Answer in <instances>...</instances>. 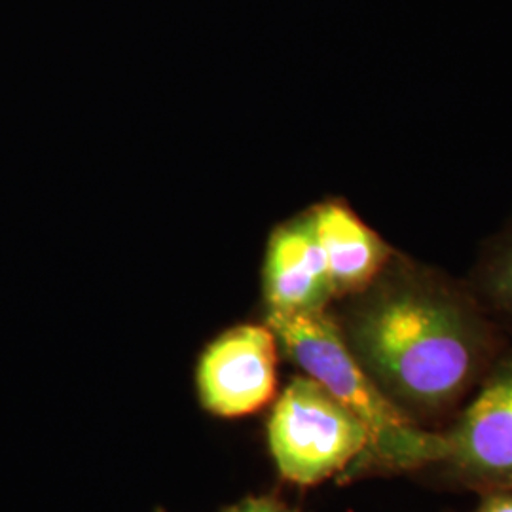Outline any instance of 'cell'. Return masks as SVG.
Segmentation results:
<instances>
[{"instance_id": "3957f363", "label": "cell", "mask_w": 512, "mask_h": 512, "mask_svg": "<svg viewBox=\"0 0 512 512\" xmlns=\"http://www.w3.org/2000/svg\"><path fill=\"white\" fill-rule=\"evenodd\" d=\"M268 440L281 476L313 486L363 458L365 425L310 376H298L277 399Z\"/></svg>"}, {"instance_id": "52a82bcc", "label": "cell", "mask_w": 512, "mask_h": 512, "mask_svg": "<svg viewBox=\"0 0 512 512\" xmlns=\"http://www.w3.org/2000/svg\"><path fill=\"white\" fill-rule=\"evenodd\" d=\"M327 258L334 296L366 291L391 262L393 251L348 205L329 202L310 213Z\"/></svg>"}, {"instance_id": "277c9868", "label": "cell", "mask_w": 512, "mask_h": 512, "mask_svg": "<svg viewBox=\"0 0 512 512\" xmlns=\"http://www.w3.org/2000/svg\"><path fill=\"white\" fill-rule=\"evenodd\" d=\"M448 454L442 465L465 482L512 490V353L488 368L473 401L444 433Z\"/></svg>"}, {"instance_id": "5b68a950", "label": "cell", "mask_w": 512, "mask_h": 512, "mask_svg": "<svg viewBox=\"0 0 512 512\" xmlns=\"http://www.w3.org/2000/svg\"><path fill=\"white\" fill-rule=\"evenodd\" d=\"M277 338L272 329L241 325L203 353L198 389L207 410L238 418L270 403L277 385Z\"/></svg>"}, {"instance_id": "30bf717a", "label": "cell", "mask_w": 512, "mask_h": 512, "mask_svg": "<svg viewBox=\"0 0 512 512\" xmlns=\"http://www.w3.org/2000/svg\"><path fill=\"white\" fill-rule=\"evenodd\" d=\"M471 512H512V490L484 492V497Z\"/></svg>"}, {"instance_id": "ba28073f", "label": "cell", "mask_w": 512, "mask_h": 512, "mask_svg": "<svg viewBox=\"0 0 512 512\" xmlns=\"http://www.w3.org/2000/svg\"><path fill=\"white\" fill-rule=\"evenodd\" d=\"M482 291L499 310L512 315V226L484 264Z\"/></svg>"}, {"instance_id": "6da1fadb", "label": "cell", "mask_w": 512, "mask_h": 512, "mask_svg": "<svg viewBox=\"0 0 512 512\" xmlns=\"http://www.w3.org/2000/svg\"><path fill=\"white\" fill-rule=\"evenodd\" d=\"M363 293L349 348L401 410L442 412L488 372L492 332L450 283L403 260Z\"/></svg>"}, {"instance_id": "8992f818", "label": "cell", "mask_w": 512, "mask_h": 512, "mask_svg": "<svg viewBox=\"0 0 512 512\" xmlns=\"http://www.w3.org/2000/svg\"><path fill=\"white\" fill-rule=\"evenodd\" d=\"M264 291L270 313L325 310L334 296L310 215L275 230L266 256Z\"/></svg>"}, {"instance_id": "9c48e42d", "label": "cell", "mask_w": 512, "mask_h": 512, "mask_svg": "<svg viewBox=\"0 0 512 512\" xmlns=\"http://www.w3.org/2000/svg\"><path fill=\"white\" fill-rule=\"evenodd\" d=\"M224 512H296L274 497H249Z\"/></svg>"}, {"instance_id": "7a4b0ae2", "label": "cell", "mask_w": 512, "mask_h": 512, "mask_svg": "<svg viewBox=\"0 0 512 512\" xmlns=\"http://www.w3.org/2000/svg\"><path fill=\"white\" fill-rule=\"evenodd\" d=\"M268 327L306 376L323 385L365 425V465L395 473L444 463L448 454L444 433L421 429L385 395L327 311L268 313Z\"/></svg>"}]
</instances>
